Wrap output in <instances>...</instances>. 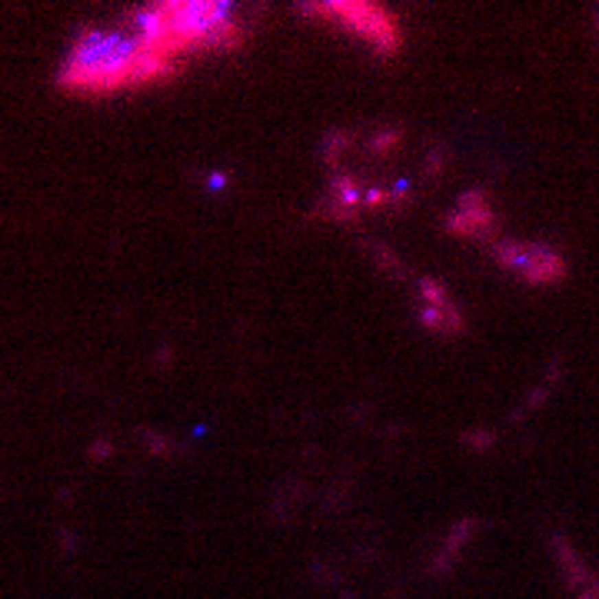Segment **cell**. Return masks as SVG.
I'll return each mask as SVG.
<instances>
[{"mask_svg": "<svg viewBox=\"0 0 599 599\" xmlns=\"http://www.w3.org/2000/svg\"><path fill=\"white\" fill-rule=\"evenodd\" d=\"M449 230L460 236H483L490 234L493 227V210H490V200L483 196V193H466L460 203H456V210L449 214Z\"/></svg>", "mask_w": 599, "mask_h": 599, "instance_id": "cell-5", "label": "cell"}, {"mask_svg": "<svg viewBox=\"0 0 599 599\" xmlns=\"http://www.w3.org/2000/svg\"><path fill=\"white\" fill-rule=\"evenodd\" d=\"M130 30L173 60L207 50H234L243 43V21L236 7L216 0H163L137 7L130 14Z\"/></svg>", "mask_w": 599, "mask_h": 599, "instance_id": "cell-2", "label": "cell"}, {"mask_svg": "<svg viewBox=\"0 0 599 599\" xmlns=\"http://www.w3.org/2000/svg\"><path fill=\"white\" fill-rule=\"evenodd\" d=\"M496 263L513 273V277L526 280V283H556L566 273V263L556 250L539 247V243H526V240H503L493 247Z\"/></svg>", "mask_w": 599, "mask_h": 599, "instance_id": "cell-4", "label": "cell"}, {"mask_svg": "<svg viewBox=\"0 0 599 599\" xmlns=\"http://www.w3.org/2000/svg\"><path fill=\"white\" fill-rule=\"evenodd\" d=\"M420 310H423V323H427L429 330H436V333H453V330H460L456 306L449 303L447 290H443L440 283H433V280L423 283V303H420Z\"/></svg>", "mask_w": 599, "mask_h": 599, "instance_id": "cell-6", "label": "cell"}, {"mask_svg": "<svg viewBox=\"0 0 599 599\" xmlns=\"http://www.w3.org/2000/svg\"><path fill=\"white\" fill-rule=\"evenodd\" d=\"M300 10L306 17H313V21H323V23H330V27H337V30H343V34H350L353 41L366 43L380 57H393L403 47V27L380 3H366V0H323V3H303Z\"/></svg>", "mask_w": 599, "mask_h": 599, "instance_id": "cell-3", "label": "cell"}, {"mask_svg": "<svg viewBox=\"0 0 599 599\" xmlns=\"http://www.w3.org/2000/svg\"><path fill=\"white\" fill-rule=\"evenodd\" d=\"M180 60L160 54L140 41L133 30L90 27L70 43L57 84L74 93H113L124 87L160 84L177 74Z\"/></svg>", "mask_w": 599, "mask_h": 599, "instance_id": "cell-1", "label": "cell"}]
</instances>
